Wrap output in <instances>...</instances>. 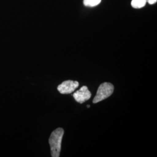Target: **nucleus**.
Wrapping results in <instances>:
<instances>
[{
  "label": "nucleus",
  "instance_id": "6",
  "mask_svg": "<svg viewBox=\"0 0 157 157\" xmlns=\"http://www.w3.org/2000/svg\"><path fill=\"white\" fill-rule=\"evenodd\" d=\"M101 0H84V5L86 6L93 7L98 6Z\"/></svg>",
  "mask_w": 157,
  "mask_h": 157
},
{
  "label": "nucleus",
  "instance_id": "4",
  "mask_svg": "<svg viewBox=\"0 0 157 157\" xmlns=\"http://www.w3.org/2000/svg\"><path fill=\"white\" fill-rule=\"evenodd\" d=\"M75 101L80 104H83L85 101H87L91 97V93L86 86H83L80 90L76 91L73 94Z\"/></svg>",
  "mask_w": 157,
  "mask_h": 157
},
{
  "label": "nucleus",
  "instance_id": "5",
  "mask_svg": "<svg viewBox=\"0 0 157 157\" xmlns=\"http://www.w3.org/2000/svg\"><path fill=\"white\" fill-rule=\"evenodd\" d=\"M147 0H132L131 5L136 9L141 8L146 6Z\"/></svg>",
  "mask_w": 157,
  "mask_h": 157
},
{
  "label": "nucleus",
  "instance_id": "8",
  "mask_svg": "<svg viewBox=\"0 0 157 157\" xmlns=\"http://www.w3.org/2000/svg\"><path fill=\"white\" fill-rule=\"evenodd\" d=\"M87 108H90V105H87Z\"/></svg>",
  "mask_w": 157,
  "mask_h": 157
},
{
  "label": "nucleus",
  "instance_id": "3",
  "mask_svg": "<svg viewBox=\"0 0 157 157\" xmlns=\"http://www.w3.org/2000/svg\"><path fill=\"white\" fill-rule=\"evenodd\" d=\"M78 86L79 83L78 81L68 80L59 84L57 87V90L62 94H67L73 92L78 87Z\"/></svg>",
  "mask_w": 157,
  "mask_h": 157
},
{
  "label": "nucleus",
  "instance_id": "2",
  "mask_svg": "<svg viewBox=\"0 0 157 157\" xmlns=\"http://www.w3.org/2000/svg\"><path fill=\"white\" fill-rule=\"evenodd\" d=\"M113 90L114 86L111 83L108 82L102 83L97 90V94L93 100V102L96 104L108 98L112 95Z\"/></svg>",
  "mask_w": 157,
  "mask_h": 157
},
{
  "label": "nucleus",
  "instance_id": "7",
  "mask_svg": "<svg viewBox=\"0 0 157 157\" xmlns=\"http://www.w3.org/2000/svg\"><path fill=\"white\" fill-rule=\"evenodd\" d=\"M147 1L150 4H154L157 2V0H147Z\"/></svg>",
  "mask_w": 157,
  "mask_h": 157
},
{
  "label": "nucleus",
  "instance_id": "1",
  "mask_svg": "<svg viewBox=\"0 0 157 157\" xmlns=\"http://www.w3.org/2000/svg\"><path fill=\"white\" fill-rule=\"evenodd\" d=\"M63 134L64 130L61 128H57L51 134L49 144L50 146L51 156L52 157H59Z\"/></svg>",
  "mask_w": 157,
  "mask_h": 157
}]
</instances>
